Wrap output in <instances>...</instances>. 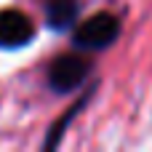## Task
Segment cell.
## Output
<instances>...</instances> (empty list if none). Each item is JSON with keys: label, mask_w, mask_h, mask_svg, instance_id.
I'll list each match as a JSON object with an SVG mask.
<instances>
[{"label": "cell", "mask_w": 152, "mask_h": 152, "mask_svg": "<svg viewBox=\"0 0 152 152\" xmlns=\"http://www.w3.org/2000/svg\"><path fill=\"white\" fill-rule=\"evenodd\" d=\"M80 3L77 0H45V21L51 29H69L77 24Z\"/></svg>", "instance_id": "277c9868"}, {"label": "cell", "mask_w": 152, "mask_h": 152, "mask_svg": "<svg viewBox=\"0 0 152 152\" xmlns=\"http://www.w3.org/2000/svg\"><path fill=\"white\" fill-rule=\"evenodd\" d=\"M35 37L32 19L19 8L0 11V48H24Z\"/></svg>", "instance_id": "3957f363"}, {"label": "cell", "mask_w": 152, "mask_h": 152, "mask_svg": "<svg viewBox=\"0 0 152 152\" xmlns=\"http://www.w3.org/2000/svg\"><path fill=\"white\" fill-rule=\"evenodd\" d=\"M91 96H94V86H91V88H88V91H86V94H83V96H80V99H77V102H75V104H72V107H69V110H67V112L53 123V126H51V131H48V134H45V139H43V150H53V147H59V144H61V136H64L67 126H69V123L83 112V107L91 102Z\"/></svg>", "instance_id": "5b68a950"}, {"label": "cell", "mask_w": 152, "mask_h": 152, "mask_svg": "<svg viewBox=\"0 0 152 152\" xmlns=\"http://www.w3.org/2000/svg\"><path fill=\"white\" fill-rule=\"evenodd\" d=\"M91 59H86L83 53H61L51 61L48 72H45V80H48V88L56 91V94H72L77 91L88 75H91Z\"/></svg>", "instance_id": "7a4b0ae2"}, {"label": "cell", "mask_w": 152, "mask_h": 152, "mask_svg": "<svg viewBox=\"0 0 152 152\" xmlns=\"http://www.w3.org/2000/svg\"><path fill=\"white\" fill-rule=\"evenodd\" d=\"M120 19L110 11H99L83 19L72 32V45L77 51H104L120 37Z\"/></svg>", "instance_id": "6da1fadb"}]
</instances>
